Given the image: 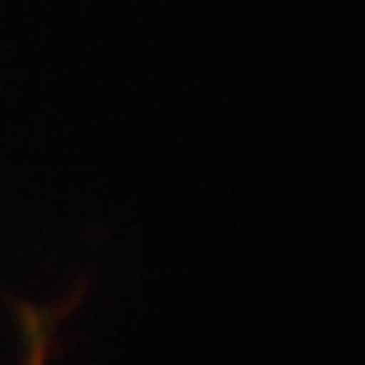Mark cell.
Wrapping results in <instances>:
<instances>
[{
    "label": "cell",
    "mask_w": 365,
    "mask_h": 365,
    "mask_svg": "<svg viewBox=\"0 0 365 365\" xmlns=\"http://www.w3.org/2000/svg\"><path fill=\"white\" fill-rule=\"evenodd\" d=\"M79 295L73 292L67 302L61 304H28V302H16V323H19V335H21V365H49L58 347V326L67 317V311L76 304Z\"/></svg>",
    "instance_id": "1"
}]
</instances>
